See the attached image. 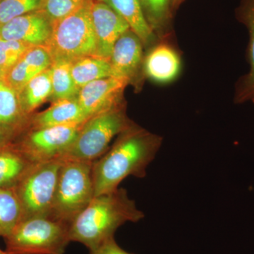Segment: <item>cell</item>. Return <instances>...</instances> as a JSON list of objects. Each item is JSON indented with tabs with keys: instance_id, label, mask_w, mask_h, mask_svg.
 <instances>
[{
	"instance_id": "obj_1",
	"label": "cell",
	"mask_w": 254,
	"mask_h": 254,
	"mask_svg": "<svg viewBox=\"0 0 254 254\" xmlns=\"http://www.w3.org/2000/svg\"><path fill=\"white\" fill-rule=\"evenodd\" d=\"M111 148L93 162L95 196L118 190L129 176L143 178L160 149L162 138L132 125L119 135Z\"/></svg>"
},
{
	"instance_id": "obj_2",
	"label": "cell",
	"mask_w": 254,
	"mask_h": 254,
	"mask_svg": "<svg viewBox=\"0 0 254 254\" xmlns=\"http://www.w3.org/2000/svg\"><path fill=\"white\" fill-rule=\"evenodd\" d=\"M144 213L128 197L126 190L96 195L69 225L71 242L94 250L115 237V232L126 222H137Z\"/></svg>"
},
{
	"instance_id": "obj_3",
	"label": "cell",
	"mask_w": 254,
	"mask_h": 254,
	"mask_svg": "<svg viewBox=\"0 0 254 254\" xmlns=\"http://www.w3.org/2000/svg\"><path fill=\"white\" fill-rule=\"evenodd\" d=\"M92 0L71 14L52 23L53 31L46 46L53 60L73 63L83 57L95 55L96 38L91 17Z\"/></svg>"
},
{
	"instance_id": "obj_4",
	"label": "cell",
	"mask_w": 254,
	"mask_h": 254,
	"mask_svg": "<svg viewBox=\"0 0 254 254\" xmlns=\"http://www.w3.org/2000/svg\"><path fill=\"white\" fill-rule=\"evenodd\" d=\"M62 161L50 217L70 225L95 197L93 163Z\"/></svg>"
},
{
	"instance_id": "obj_5",
	"label": "cell",
	"mask_w": 254,
	"mask_h": 254,
	"mask_svg": "<svg viewBox=\"0 0 254 254\" xmlns=\"http://www.w3.org/2000/svg\"><path fill=\"white\" fill-rule=\"evenodd\" d=\"M6 251L16 254H64L69 225L50 216L23 219L4 238Z\"/></svg>"
},
{
	"instance_id": "obj_6",
	"label": "cell",
	"mask_w": 254,
	"mask_h": 254,
	"mask_svg": "<svg viewBox=\"0 0 254 254\" xmlns=\"http://www.w3.org/2000/svg\"><path fill=\"white\" fill-rule=\"evenodd\" d=\"M132 125L121 108L92 117L82 125L76 139L60 160L93 163L108 150L114 137Z\"/></svg>"
},
{
	"instance_id": "obj_7",
	"label": "cell",
	"mask_w": 254,
	"mask_h": 254,
	"mask_svg": "<svg viewBox=\"0 0 254 254\" xmlns=\"http://www.w3.org/2000/svg\"><path fill=\"white\" fill-rule=\"evenodd\" d=\"M62 163L57 159L33 164L15 187L22 220L50 216Z\"/></svg>"
},
{
	"instance_id": "obj_8",
	"label": "cell",
	"mask_w": 254,
	"mask_h": 254,
	"mask_svg": "<svg viewBox=\"0 0 254 254\" xmlns=\"http://www.w3.org/2000/svg\"><path fill=\"white\" fill-rule=\"evenodd\" d=\"M82 125L30 128L12 145L33 164L60 160L76 139Z\"/></svg>"
},
{
	"instance_id": "obj_9",
	"label": "cell",
	"mask_w": 254,
	"mask_h": 254,
	"mask_svg": "<svg viewBox=\"0 0 254 254\" xmlns=\"http://www.w3.org/2000/svg\"><path fill=\"white\" fill-rule=\"evenodd\" d=\"M128 84L125 80L113 76L102 78L80 88L76 99L89 119L120 108L122 95Z\"/></svg>"
},
{
	"instance_id": "obj_10",
	"label": "cell",
	"mask_w": 254,
	"mask_h": 254,
	"mask_svg": "<svg viewBox=\"0 0 254 254\" xmlns=\"http://www.w3.org/2000/svg\"><path fill=\"white\" fill-rule=\"evenodd\" d=\"M91 17L96 38L95 55L109 60L115 43L130 30L128 23L105 3L92 0Z\"/></svg>"
},
{
	"instance_id": "obj_11",
	"label": "cell",
	"mask_w": 254,
	"mask_h": 254,
	"mask_svg": "<svg viewBox=\"0 0 254 254\" xmlns=\"http://www.w3.org/2000/svg\"><path fill=\"white\" fill-rule=\"evenodd\" d=\"M53 31L50 18L43 11L18 16L0 26V38L25 43L31 47H46Z\"/></svg>"
},
{
	"instance_id": "obj_12",
	"label": "cell",
	"mask_w": 254,
	"mask_h": 254,
	"mask_svg": "<svg viewBox=\"0 0 254 254\" xmlns=\"http://www.w3.org/2000/svg\"><path fill=\"white\" fill-rule=\"evenodd\" d=\"M143 46L141 39L131 30L120 36L110 58L113 77L125 80L128 83L136 78L144 63Z\"/></svg>"
},
{
	"instance_id": "obj_13",
	"label": "cell",
	"mask_w": 254,
	"mask_h": 254,
	"mask_svg": "<svg viewBox=\"0 0 254 254\" xmlns=\"http://www.w3.org/2000/svg\"><path fill=\"white\" fill-rule=\"evenodd\" d=\"M181 63L180 55L173 47L164 42L158 43L145 57L143 71L152 81L166 84L178 76Z\"/></svg>"
},
{
	"instance_id": "obj_14",
	"label": "cell",
	"mask_w": 254,
	"mask_h": 254,
	"mask_svg": "<svg viewBox=\"0 0 254 254\" xmlns=\"http://www.w3.org/2000/svg\"><path fill=\"white\" fill-rule=\"evenodd\" d=\"M52 63L53 58L46 47H31L10 68L4 79L18 94L32 78L50 68Z\"/></svg>"
},
{
	"instance_id": "obj_15",
	"label": "cell",
	"mask_w": 254,
	"mask_h": 254,
	"mask_svg": "<svg viewBox=\"0 0 254 254\" xmlns=\"http://www.w3.org/2000/svg\"><path fill=\"white\" fill-rule=\"evenodd\" d=\"M88 120L77 99L73 98L55 101L48 109L31 115L28 119L27 126L30 128H42L82 125Z\"/></svg>"
},
{
	"instance_id": "obj_16",
	"label": "cell",
	"mask_w": 254,
	"mask_h": 254,
	"mask_svg": "<svg viewBox=\"0 0 254 254\" xmlns=\"http://www.w3.org/2000/svg\"><path fill=\"white\" fill-rule=\"evenodd\" d=\"M111 7L128 23L130 30L141 39L143 46L156 43L158 37L145 17L140 0H96Z\"/></svg>"
},
{
	"instance_id": "obj_17",
	"label": "cell",
	"mask_w": 254,
	"mask_h": 254,
	"mask_svg": "<svg viewBox=\"0 0 254 254\" xmlns=\"http://www.w3.org/2000/svg\"><path fill=\"white\" fill-rule=\"evenodd\" d=\"M52 95V71L49 68L32 78L18 93L23 113L29 118L34 110L51 98Z\"/></svg>"
},
{
	"instance_id": "obj_18",
	"label": "cell",
	"mask_w": 254,
	"mask_h": 254,
	"mask_svg": "<svg viewBox=\"0 0 254 254\" xmlns=\"http://www.w3.org/2000/svg\"><path fill=\"white\" fill-rule=\"evenodd\" d=\"M32 165L12 145L0 149V189L14 190Z\"/></svg>"
},
{
	"instance_id": "obj_19",
	"label": "cell",
	"mask_w": 254,
	"mask_h": 254,
	"mask_svg": "<svg viewBox=\"0 0 254 254\" xmlns=\"http://www.w3.org/2000/svg\"><path fill=\"white\" fill-rule=\"evenodd\" d=\"M242 21L248 28L250 33L248 56L250 64V72L245 75L237 85L235 101L245 103L254 99V1L247 0L241 11Z\"/></svg>"
},
{
	"instance_id": "obj_20",
	"label": "cell",
	"mask_w": 254,
	"mask_h": 254,
	"mask_svg": "<svg viewBox=\"0 0 254 254\" xmlns=\"http://www.w3.org/2000/svg\"><path fill=\"white\" fill-rule=\"evenodd\" d=\"M28 119L21 110L17 92L4 78L0 80V125L21 131Z\"/></svg>"
},
{
	"instance_id": "obj_21",
	"label": "cell",
	"mask_w": 254,
	"mask_h": 254,
	"mask_svg": "<svg viewBox=\"0 0 254 254\" xmlns=\"http://www.w3.org/2000/svg\"><path fill=\"white\" fill-rule=\"evenodd\" d=\"M71 74L79 89L92 81L113 76L109 60L96 55L83 57L73 61Z\"/></svg>"
},
{
	"instance_id": "obj_22",
	"label": "cell",
	"mask_w": 254,
	"mask_h": 254,
	"mask_svg": "<svg viewBox=\"0 0 254 254\" xmlns=\"http://www.w3.org/2000/svg\"><path fill=\"white\" fill-rule=\"evenodd\" d=\"M173 0H140L147 22L160 39L170 33Z\"/></svg>"
},
{
	"instance_id": "obj_23",
	"label": "cell",
	"mask_w": 254,
	"mask_h": 254,
	"mask_svg": "<svg viewBox=\"0 0 254 254\" xmlns=\"http://www.w3.org/2000/svg\"><path fill=\"white\" fill-rule=\"evenodd\" d=\"M71 62L54 60L52 63V83L54 102L60 100L73 99L77 97L79 88L76 86L71 74Z\"/></svg>"
},
{
	"instance_id": "obj_24",
	"label": "cell",
	"mask_w": 254,
	"mask_h": 254,
	"mask_svg": "<svg viewBox=\"0 0 254 254\" xmlns=\"http://www.w3.org/2000/svg\"><path fill=\"white\" fill-rule=\"evenodd\" d=\"M22 220V210L14 190L0 189V237L6 238Z\"/></svg>"
},
{
	"instance_id": "obj_25",
	"label": "cell",
	"mask_w": 254,
	"mask_h": 254,
	"mask_svg": "<svg viewBox=\"0 0 254 254\" xmlns=\"http://www.w3.org/2000/svg\"><path fill=\"white\" fill-rule=\"evenodd\" d=\"M43 0H1L0 26L11 20L41 9Z\"/></svg>"
},
{
	"instance_id": "obj_26",
	"label": "cell",
	"mask_w": 254,
	"mask_h": 254,
	"mask_svg": "<svg viewBox=\"0 0 254 254\" xmlns=\"http://www.w3.org/2000/svg\"><path fill=\"white\" fill-rule=\"evenodd\" d=\"M87 1L88 0H43L40 10L53 23L71 14Z\"/></svg>"
},
{
	"instance_id": "obj_27",
	"label": "cell",
	"mask_w": 254,
	"mask_h": 254,
	"mask_svg": "<svg viewBox=\"0 0 254 254\" xmlns=\"http://www.w3.org/2000/svg\"><path fill=\"white\" fill-rule=\"evenodd\" d=\"M30 48L21 42L0 38V68L7 73Z\"/></svg>"
},
{
	"instance_id": "obj_28",
	"label": "cell",
	"mask_w": 254,
	"mask_h": 254,
	"mask_svg": "<svg viewBox=\"0 0 254 254\" xmlns=\"http://www.w3.org/2000/svg\"><path fill=\"white\" fill-rule=\"evenodd\" d=\"M89 254H133L128 253L120 247L114 238L107 241L94 250H89Z\"/></svg>"
},
{
	"instance_id": "obj_29",
	"label": "cell",
	"mask_w": 254,
	"mask_h": 254,
	"mask_svg": "<svg viewBox=\"0 0 254 254\" xmlns=\"http://www.w3.org/2000/svg\"><path fill=\"white\" fill-rule=\"evenodd\" d=\"M19 132L15 128L0 125V149L12 145L15 136Z\"/></svg>"
},
{
	"instance_id": "obj_30",
	"label": "cell",
	"mask_w": 254,
	"mask_h": 254,
	"mask_svg": "<svg viewBox=\"0 0 254 254\" xmlns=\"http://www.w3.org/2000/svg\"><path fill=\"white\" fill-rule=\"evenodd\" d=\"M185 0H173V11H175V10L178 9L180 7V5L185 1Z\"/></svg>"
},
{
	"instance_id": "obj_31",
	"label": "cell",
	"mask_w": 254,
	"mask_h": 254,
	"mask_svg": "<svg viewBox=\"0 0 254 254\" xmlns=\"http://www.w3.org/2000/svg\"><path fill=\"white\" fill-rule=\"evenodd\" d=\"M6 71H5L4 70H3L2 68H0V80L4 78L5 76H6Z\"/></svg>"
},
{
	"instance_id": "obj_32",
	"label": "cell",
	"mask_w": 254,
	"mask_h": 254,
	"mask_svg": "<svg viewBox=\"0 0 254 254\" xmlns=\"http://www.w3.org/2000/svg\"><path fill=\"white\" fill-rule=\"evenodd\" d=\"M0 254H16L14 253H11V252H8V251H4L0 250Z\"/></svg>"
},
{
	"instance_id": "obj_33",
	"label": "cell",
	"mask_w": 254,
	"mask_h": 254,
	"mask_svg": "<svg viewBox=\"0 0 254 254\" xmlns=\"http://www.w3.org/2000/svg\"><path fill=\"white\" fill-rule=\"evenodd\" d=\"M252 101H253V102H254V99L253 100H252Z\"/></svg>"
},
{
	"instance_id": "obj_34",
	"label": "cell",
	"mask_w": 254,
	"mask_h": 254,
	"mask_svg": "<svg viewBox=\"0 0 254 254\" xmlns=\"http://www.w3.org/2000/svg\"><path fill=\"white\" fill-rule=\"evenodd\" d=\"M253 1H254V0H253Z\"/></svg>"
},
{
	"instance_id": "obj_35",
	"label": "cell",
	"mask_w": 254,
	"mask_h": 254,
	"mask_svg": "<svg viewBox=\"0 0 254 254\" xmlns=\"http://www.w3.org/2000/svg\"><path fill=\"white\" fill-rule=\"evenodd\" d=\"M0 1H1V0H0Z\"/></svg>"
}]
</instances>
